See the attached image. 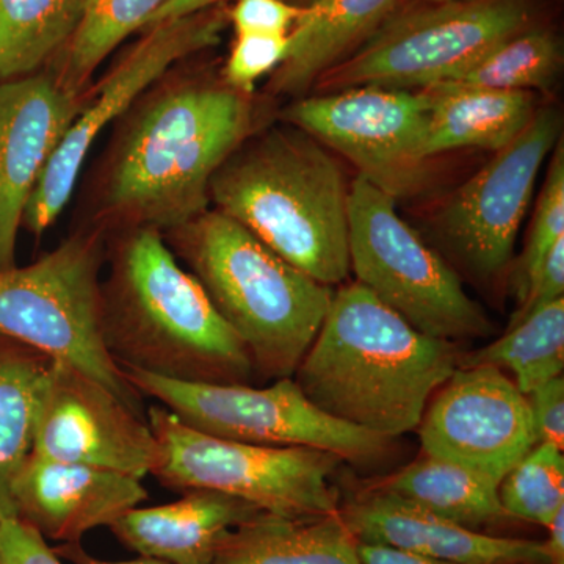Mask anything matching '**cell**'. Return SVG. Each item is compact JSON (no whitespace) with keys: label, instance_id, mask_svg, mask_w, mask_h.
Returning <instances> with one entry per match:
<instances>
[{"label":"cell","instance_id":"obj_1","mask_svg":"<svg viewBox=\"0 0 564 564\" xmlns=\"http://www.w3.org/2000/svg\"><path fill=\"white\" fill-rule=\"evenodd\" d=\"M129 110L107 163L102 215L165 234L209 210L212 177L254 132V109L225 82L187 77Z\"/></svg>","mask_w":564,"mask_h":564},{"label":"cell","instance_id":"obj_2","mask_svg":"<svg viewBox=\"0 0 564 564\" xmlns=\"http://www.w3.org/2000/svg\"><path fill=\"white\" fill-rule=\"evenodd\" d=\"M459 358L356 281L333 292L293 380L322 413L392 441L417 429Z\"/></svg>","mask_w":564,"mask_h":564},{"label":"cell","instance_id":"obj_3","mask_svg":"<svg viewBox=\"0 0 564 564\" xmlns=\"http://www.w3.org/2000/svg\"><path fill=\"white\" fill-rule=\"evenodd\" d=\"M104 340L113 361L191 383L250 384V352L158 229L131 228L101 285Z\"/></svg>","mask_w":564,"mask_h":564},{"label":"cell","instance_id":"obj_4","mask_svg":"<svg viewBox=\"0 0 564 564\" xmlns=\"http://www.w3.org/2000/svg\"><path fill=\"white\" fill-rule=\"evenodd\" d=\"M210 202L321 284L350 274V185L332 151L302 129L252 132L212 177Z\"/></svg>","mask_w":564,"mask_h":564},{"label":"cell","instance_id":"obj_5","mask_svg":"<svg viewBox=\"0 0 564 564\" xmlns=\"http://www.w3.org/2000/svg\"><path fill=\"white\" fill-rule=\"evenodd\" d=\"M199 281L263 380L293 378L321 332L333 288L284 261L218 210L163 234Z\"/></svg>","mask_w":564,"mask_h":564},{"label":"cell","instance_id":"obj_6","mask_svg":"<svg viewBox=\"0 0 564 564\" xmlns=\"http://www.w3.org/2000/svg\"><path fill=\"white\" fill-rule=\"evenodd\" d=\"M533 25L529 0H454L402 7L359 50L323 73L318 95L358 87L423 90L462 73Z\"/></svg>","mask_w":564,"mask_h":564},{"label":"cell","instance_id":"obj_7","mask_svg":"<svg viewBox=\"0 0 564 564\" xmlns=\"http://www.w3.org/2000/svg\"><path fill=\"white\" fill-rule=\"evenodd\" d=\"M102 261L101 237L76 234L31 265L0 272V336L69 364L140 410L104 340Z\"/></svg>","mask_w":564,"mask_h":564},{"label":"cell","instance_id":"obj_8","mask_svg":"<svg viewBox=\"0 0 564 564\" xmlns=\"http://www.w3.org/2000/svg\"><path fill=\"white\" fill-rule=\"evenodd\" d=\"M148 422L159 445L151 474L163 486L228 494L285 518L339 511L332 475L344 459L332 452L220 440L184 425L163 406H152Z\"/></svg>","mask_w":564,"mask_h":564},{"label":"cell","instance_id":"obj_9","mask_svg":"<svg viewBox=\"0 0 564 564\" xmlns=\"http://www.w3.org/2000/svg\"><path fill=\"white\" fill-rule=\"evenodd\" d=\"M395 199L356 176L348 202V252L356 281L417 332L458 343L491 333L455 270L400 217Z\"/></svg>","mask_w":564,"mask_h":564},{"label":"cell","instance_id":"obj_10","mask_svg":"<svg viewBox=\"0 0 564 564\" xmlns=\"http://www.w3.org/2000/svg\"><path fill=\"white\" fill-rule=\"evenodd\" d=\"M121 370L132 389L161 402L177 421L220 440L321 448L356 464L381 458L391 445V440L322 413L293 378L252 388L170 380L131 367Z\"/></svg>","mask_w":564,"mask_h":564},{"label":"cell","instance_id":"obj_11","mask_svg":"<svg viewBox=\"0 0 564 564\" xmlns=\"http://www.w3.org/2000/svg\"><path fill=\"white\" fill-rule=\"evenodd\" d=\"M226 21L228 11L217 6L147 29V35L101 84L88 90L79 115L70 122L29 198L22 228L40 237L57 221L73 196L88 152L104 129L131 109L177 62L215 46Z\"/></svg>","mask_w":564,"mask_h":564},{"label":"cell","instance_id":"obj_12","mask_svg":"<svg viewBox=\"0 0 564 564\" xmlns=\"http://www.w3.org/2000/svg\"><path fill=\"white\" fill-rule=\"evenodd\" d=\"M281 118L343 155L359 177L395 202L429 185V102L421 90L358 87L325 93L291 104Z\"/></svg>","mask_w":564,"mask_h":564},{"label":"cell","instance_id":"obj_13","mask_svg":"<svg viewBox=\"0 0 564 564\" xmlns=\"http://www.w3.org/2000/svg\"><path fill=\"white\" fill-rule=\"evenodd\" d=\"M560 139L558 110H536L524 131L497 151L441 207L437 232L478 280H496L510 265L538 174Z\"/></svg>","mask_w":564,"mask_h":564},{"label":"cell","instance_id":"obj_14","mask_svg":"<svg viewBox=\"0 0 564 564\" xmlns=\"http://www.w3.org/2000/svg\"><path fill=\"white\" fill-rule=\"evenodd\" d=\"M419 434L423 454L462 464L499 485L538 444L529 400L491 366L458 367L434 392Z\"/></svg>","mask_w":564,"mask_h":564},{"label":"cell","instance_id":"obj_15","mask_svg":"<svg viewBox=\"0 0 564 564\" xmlns=\"http://www.w3.org/2000/svg\"><path fill=\"white\" fill-rule=\"evenodd\" d=\"M158 451L140 410L69 364L54 362L36 413L33 455L143 480Z\"/></svg>","mask_w":564,"mask_h":564},{"label":"cell","instance_id":"obj_16","mask_svg":"<svg viewBox=\"0 0 564 564\" xmlns=\"http://www.w3.org/2000/svg\"><path fill=\"white\" fill-rule=\"evenodd\" d=\"M85 96L50 68L0 82V272L17 265L25 206Z\"/></svg>","mask_w":564,"mask_h":564},{"label":"cell","instance_id":"obj_17","mask_svg":"<svg viewBox=\"0 0 564 564\" xmlns=\"http://www.w3.org/2000/svg\"><path fill=\"white\" fill-rule=\"evenodd\" d=\"M147 499L140 478L33 454L13 481L17 518L57 544L80 543Z\"/></svg>","mask_w":564,"mask_h":564},{"label":"cell","instance_id":"obj_18","mask_svg":"<svg viewBox=\"0 0 564 564\" xmlns=\"http://www.w3.org/2000/svg\"><path fill=\"white\" fill-rule=\"evenodd\" d=\"M339 514L358 543L462 564H552L540 541L466 529L373 488L339 507Z\"/></svg>","mask_w":564,"mask_h":564},{"label":"cell","instance_id":"obj_19","mask_svg":"<svg viewBox=\"0 0 564 564\" xmlns=\"http://www.w3.org/2000/svg\"><path fill=\"white\" fill-rule=\"evenodd\" d=\"M261 513L228 494L192 489L159 507H135L109 527L121 544L170 564H210L226 534Z\"/></svg>","mask_w":564,"mask_h":564},{"label":"cell","instance_id":"obj_20","mask_svg":"<svg viewBox=\"0 0 564 564\" xmlns=\"http://www.w3.org/2000/svg\"><path fill=\"white\" fill-rule=\"evenodd\" d=\"M402 0H315L289 33L288 57L269 80L273 95L303 96L315 80L359 50Z\"/></svg>","mask_w":564,"mask_h":564},{"label":"cell","instance_id":"obj_21","mask_svg":"<svg viewBox=\"0 0 564 564\" xmlns=\"http://www.w3.org/2000/svg\"><path fill=\"white\" fill-rule=\"evenodd\" d=\"M425 155L432 161L455 150L500 151L536 113L532 91L429 87Z\"/></svg>","mask_w":564,"mask_h":564},{"label":"cell","instance_id":"obj_22","mask_svg":"<svg viewBox=\"0 0 564 564\" xmlns=\"http://www.w3.org/2000/svg\"><path fill=\"white\" fill-rule=\"evenodd\" d=\"M210 564H362L339 511L314 519L261 513L226 534Z\"/></svg>","mask_w":564,"mask_h":564},{"label":"cell","instance_id":"obj_23","mask_svg":"<svg viewBox=\"0 0 564 564\" xmlns=\"http://www.w3.org/2000/svg\"><path fill=\"white\" fill-rule=\"evenodd\" d=\"M372 488L478 532L484 525L508 518L500 503L497 481L462 464L429 454Z\"/></svg>","mask_w":564,"mask_h":564},{"label":"cell","instance_id":"obj_24","mask_svg":"<svg viewBox=\"0 0 564 564\" xmlns=\"http://www.w3.org/2000/svg\"><path fill=\"white\" fill-rule=\"evenodd\" d=\"M54 362L0 336V521L17 518L13 481L32 454L36 413Z\"/></svg>","mask_w":564,"mask_h":564},{"label":"cell","instance_id":"obj_25","mask_svg":"<svg viewBox=\"0 0 564 564\" xmlns=\"http://www.w3.org/2000/svg\"><path fill=\"white\" fill-rule=\"evenodd\" d=\"M165 0H84L79 22L50 68L63 87L85 96L93 74L118 46L144 29Z\"/></svg>","mask_w":564,"mask_h":564},{"label":"cell","instance_id":"obj_26","mask_svg":"<svg viewBox=\"0 0 564 564\" xmlns=\"http://www.w3.org/2000/svg\"><path fill=\"white\" fill-rule=\"evenodd\" d=\"M84 0H0V82L43 69L66 46Z\"/></svg>","mask_w":564,"mask_h":564},{"label":"cell","instance_id":"obj_27","mask_svg":"<svg viewBox=\"0 0 564 564\" xmlns=\"http://www.w3.org/2000/svg\"><path fill=\"white\" fill-rule=\"evenodd\" d=\"M491 366L511 370L519 391L562 377L564 369V299L530 314L499 339L459 358V367Z\"/></svg>","mask_w":564,"mask_h":564},{"label":"cell","instance_id":"obj_28","mask_svg":"<svg viewBox=\"0 0 564 564\" xmlns=\"http://www.w3.org/2000/svg\"><path fill=\"white\" fill-rule=\"evenodd\" d=\"M563 69V44L547 29L529 28L502 41L451 79L433 85L484 90H547Z\"/></svg>","mask_w":564,"mask_h":564},{"label":"cell","instance_id":"obj_29","mask_svg":"<svg viewBox=\"0 0 564 564\" xmlns=\"http://www.w3.org/2000/svg\"><path fill=\"white\" fill-rule=\"evenodd\" d=\"M499 499L508 518L547 527L564 508V455L554 444L538 443L505 475Z\"/></svg>","mask_w":564,"mask_h":564},{"label":"cell","instance_id":"obj_30","mask_svg":"<svg viewBox=\"0 0 564 564\" xmlns=\"http://www.w3.org/2000/svg\"><path fill=\"white\" fill-rule=\"evenodd\" d=\"M564 239V147L558 140L552 150L547 180L534 207L532 229L527 239L524 254L516 270V292L519 300L524 295L534 273L543 265L549 251Z\"/></svg>","mask_w":564,"mask_h":564},{"label":"cell","instance_id":"obj_31","mask_svg":"<svg viewBox=\"0 0 564 564\" xmlns=\"http://www.w3.org/2000/svg\"><path fill=\"white\" fill-rule=\"evenodd\" d=\"M291 36L259 35L242 33L236 35L228 61L223 68V82L234 90L251 96L256 84L265 76H272L288 57Z\"/></svg>","mask_w":564,"mask_h":564},{"label":"cell","instance_id":"obj_32","mask_svg":"<svg viewBox=\"0 0 564 564\" xmlns=\"http://www.w3.org/2000/svg\"><path fill=\"white\" fill-rule=\"evenodd\" d=\"M303 9L285 0H236L228 11L236 35H289L302 17Z\"/></svg>","mask_w":564,"mask_h":564},{"label":"cell","instance_id":"obj_33","mask_svg":"<svg viewBox=\"0 0 564 564\" xmlns=\"http://www.w3.org/2000/svg\"><path fill=\"white\" fill-rule=\"evenodd\" d=\"M0 564H63L50 541L20 518L0 521Z\"/></svg>","mask_w":564,"mask_h":564},{"label":"cell","instance_id":"obj_34","mask_svg":"<svg viewBox=\"0 0 564 564\" xmlns=\"http://www.w3.org/2000/svg\"><path fill=\"white\" fill-rule=\"evenodd\" d=\"M563 293L564 239L560 240V242L549 251L543 265L534 273L533 280L530 281L524 295L519 300L521 307L516 311L513 318H511L510 326L522 321V318L529 317L530 314L543 310V307L549 306V304L555 303L556 300H562Z\"/></svg>","mask_w":564,"mask_h":564},{"label":"cell","instance_id":"obj_35","mask_svg":"<svg viewBox=\"0 0 564 564\" xmlns=\"http://www.w3.org/2000/svg\"><path fill=\"white\" fill-rule=\"evenodd\" d=\"M534 432L538 443L554 444L564 448V378L556 377L538 386L529 395Z\"/></svg>","mask_w":564,"mask_h":564},{"label":"cell","instance_id":"obj_36","mask_svg":"<svg viewBox=\"0 0 564 564\" xmlns=\"http://www.w3.org/2000/svg\"><path fill=\"white\" fill-rule=\"evenodd\" d=\"M358 555L362 564H462L411 554L381 544L358 543Z\"/></svg>","mask_w":564,"mask_h":564},{"label":"cell","instance_id":"obj_37","mask_svg":"<svg viewBox=\"0 0 564 564\" xmlns=\"http://www.w3.org/2000/svg\"><path fill=\"white\" fill-rule=\"evenodd\" d=\"M226 0H165L162 9L151 18L147 28L159 24L162 21L176 20V18L191 17L198 11L212 9V7L221 6Z\"/></svg>","mask_w":564,"mask_h":564},{"label":"cell","instance_id":"obj_38","mask_svg":"<svg viewBox=\"0 0 564 564\" xmlns=\"http://www.w3.org/2000/svg\"><path fill=\"white\" fill-rule=\"evenodd\" d=\"M52 547L62 560H68L73 564H170L163 562V560L141 555L139 558L126 560V562H109V560L96 558V556L88 554L80 543L57 544L52 545Z\"/></svg>","mask_w":564,"mask_h":564},{"label":"cell","instance_id":"obj_39","mask_svg":"<svg viewBox=\"0 0 564 564\" xmlns=\"http://www.w3.org/2000/svg\"><path fill=\"white\" fill-rule=\"evenodd\" d=\"M545 529H549V538L544 545L552 564H564V508Z\"/></svg>","mask_w":564,"mask_h":564},{"label":"cell","instance_id":"obj_40","mask_svg":"<svg viewBox=\"0 0 564 564\" xmlns=\"http://www.w3.org/2000/svg\"><path fill=\"white\" fill-rule=\"evenodd\" d=\"M454 2V0H402V7L415 6V3ZM400 7V9H402Z\"/></svg>","mask_w":564,"mask_h":564},{"label":"cell","instance_id":"obj_41","mask_svg":"<svg viewBox=\"0 0 564 564\" xmlns=\"http://www.w3.org/2000/svg\"><path fill=\"white\" fill-rule=\"evenodd\" d=\"M285 2L292 3V6L300 7V9H306L311 3H314L315 0H285Z\"/></svg>","mask_w":564,"mask_h":564}]
</instances>
